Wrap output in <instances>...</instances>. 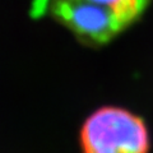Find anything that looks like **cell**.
Instances as JSON below:
<instances>
[{
  "instance_id": "obj_1",
  "label": "cell",
  "mask_w": 153,
  "mask_h": 153,
  "mask_svg": "<svg viewBox=\"0 0 153 153\" xmlns=\"http://www.w3.org/2000/svg\"><path fill=\"white\" fill-rule=\"evenodd\" d=\"M152 0H49L50 16L88 46H103L139 21Z\"/></svg>"
},
{
  "instance_id": "obj_2",
  "label": "cell",
  "mask_w": 153,
  "mask_h": 153,
  "mask_svg": "<svg viewBox=\"0 0 153 153\" xmlns=\"http://www.w3.org/2000/svg\"><path fill=\"white\" fill-rule=\"evenodd\" d=\"M82 153H148L149 130L130 110L103 106L85 119L79 133Z\"/></svg>"
}]
</instances>
